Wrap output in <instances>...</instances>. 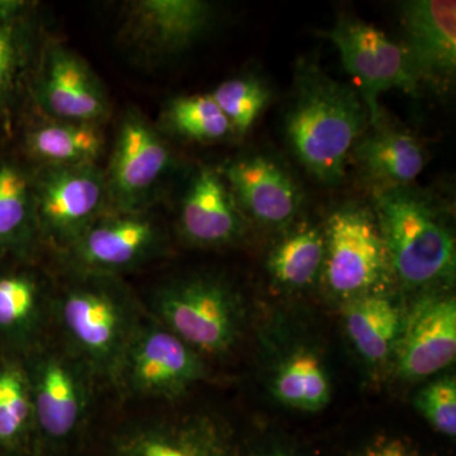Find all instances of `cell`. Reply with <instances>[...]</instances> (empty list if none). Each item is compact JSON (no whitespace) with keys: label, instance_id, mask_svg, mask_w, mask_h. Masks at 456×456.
<instances>
[{"label":"cell","instance_id":"cell-26","mask_svg":"<svg viewBox=\"0 0 456 456\" xmlns=\"http://www.w3.org/2000/svg\"><path fill=\"white\" fill-rule=\"evenodd\" d=\"M323 259L325 235L317 228L305 227L288 236L273 250L268 270L284 287H307L322 270Z\"/></svg>","mask_w":456,"mask_h":456},{"label":"cell","instance_id":"cell-6","mask_svg":"<svg viewBox=\"0 0 456 456\" xmlns=\"http://www.w3.org/2000/svg\"><path fill=\"white\" fill-rule=\"evenodd\" d=\"M202 355L146 311L113 386L130 397L175 398L206 377Z\"/></svg>","mask_w":456,"mask_h":456},{"label":"cell","instance_id":"cell-4","mask_svg":"<svg viewBox=\"0 0 456 456\" xmlns=\"http://www.w3.org/2000/svg\"><path fill=\"white\" fill-rule=\"evenodd\" d=\"M149 314L200 355L227 353L241 329L239 298L226 281L211 275L164 284Z\"/></svg>","mask_w":456,"mask_h":456},{"label":"cell","instance_id":"cell-8","mask_svg":"<svg viewBox=\"0 0 456 456\" xmlns=\"http://www.w3.org/2000/svg\"><path fill=\"white\" fill-rule=\"evenodd\" d=\"M20 359L35 425L50 439H65L88 412L92 375L64 344L45 340Z\"/></svg>","mask_w":456,"mask_h":456},{"label":"cell","instance_id":"cell-27","mask_svg":"<svg viewBox=\"0 0 456 456\" xmlns=\"http://www.w3.org/2000/svg\"><path fill=\"white\" fill-rule=\"evenodd\" d=\"M35 425L22 359L0 355V448L17 445Z\"/></svg>","mask_w":456,"mask_h":456},{"label":"cell","instance_id":"cell-17","mask_svg":"<svg viewBox=\"0 0 456 456\" xmlns=\"http://www.w3.org/2000/svg\"><path fill=\"white\" fill-rule=\"evenodd\" d=\"M53 320V297L37 275L0 270V355L25 356L45 341Z\"/></svg>","mask_w":456,"mask_h":456},{"label":"cell","instance_id":"cell-11","mask_svg":"<svg viewBox=\"0 0 456 456\" xmlns=\"http://www.w3.org/2000/svg\"><path fill=\"white\" fill-rule=\"evenodd\" d=\"M164 246V232L145 212H107L68 250L74 272L112 275L139 268Z\"/></svg>","mask_w":456,"mask_h":456},{"label":"cell","instance_id":"cell-10","mask_svg":"<svg viewBox=\"0 0 456 456\" xmlns=\"http://www.w3.org/2000/svg\"><path fill=\"white\" fill-rule=\"evenodd\" d=\"M170 167V150L160 134L139 110H128L104 173L108 212H142Z\"/></svg>","mask_w":456,"mask_h":456},{"label":"cell","instance_id":"cell-23","mask_svg":"<svg viewBox=\"0 0 456 456\" xmlns=\"http://www.w3.org/2000/svg\"><path fill=\"white\" fill-rule=\"evenodd\" d=\"M38 236L32 179L20 165L0 163V259L25 253Z\"/></svg>","mask_w":456,"mask_h":456},{"label":"cell","instance_id":"cell-14","mask_svg":"<svg viewBox=\"0 0 456 456\" xmlns=\"http://www.w3.org/2000/svg\"><path fill=\"white\" fill-rule=\"evenodd\" d=\"M222 175L244 217L261 226H287L301 208L302 191L296 180L268 156H242L227 164Z\"/></svg>","mask_w":456,"mask_h":456},{"label":"cell","instance_id":"cell-20","mask_svg":"<svg viewBox=\"0 0 456 456\" xmlns=\"http://www.w3.org/2000/svg\"><path fill=\"white\" fill-rule=\"evenodd\" d=\"M31 8V3L0 0V117L16 103L33 62L36 25Z\"/></svg>","mask_w":456,"mask_h":456},{"label":"cell","instance_id":"cell-31","mask_svg":"<svg viewBox=\"0 0 456 456\" xmlns=\"http://www.w3.org/2000/svg\"><path fill=\"white\" fill-rule=\"evenodd\" d=\"M374 456H408L403 450L398 448H386L380 450L379 452H377Z\"/></svg>","mask_w":456,"mask_h":456},{"label":"cell","instance_id":"cell-7","mask_svg":"<svg viewBox=\"0 0 456 456\" xmlns=\"http://www.w3.org/2000/svg\"><path fill=\"white\" fill-rule=\"evenodd\" d=\"M323 278L332 293L346 298L371 293L388 274V254L377 218L349 203L327 220Z\"/></svg>","mask_w":456,"mask_h":456},{"label":"cell","instance_id":"cell-19","mask_svg":"<svg viewBox=\"0 0 456 456\" xmlns=\"http://www.w3.org/2000/svg\"><path fill=\"white\" fill-rule=\"evenodd\" d=\"M353 152L375 191L407 187L425 167V152L419 141L386 122L365 132Z\"/></svg>","mask_w":456,"mask_h":456},{"label":"cell","instance_id":"cell-2","mask_svg":"<svg viewBox=\"0 0 456 456\" xmlns=\"http://www.w3.org/2000/svg\"><path fill=\"white\" fill-rule=\"evenodd\" d=\"M146 311L112 275L75 272L53 297V316L62 344L90 375L113 384L117 369Z\"/></svg>","mask_w":456,"mask_h":456},{"label":"cell","instance_id":"cell-15","mask_svg":"<svg viewBox=\"0 0 456 456\" xmlns=\"http://www.w3.org/2000/svg\"><path fill=\"white\" fill-rule=\"evenodd\" d=\"M125 33L146 56L187 49L211 26L213 7L202 0H139L127 3Z\"/></svg>","mask_w":456,"mask_h":456},{"label":"cell","instance_id":"cell-32","mask_svg":"<svg viewBox=\"0 0 456 456\" xmlns=\"http://www.w3.org/2000/svg\"><path fill=\"white\" fill-rule=\"evenodd\" d=\"M265 456H290V455L288 454V452H283V450L275 449V450H273V452H270L269 454H266Z\"/></svg>","mask_w":456,"mask_h":456},{"label":"cell","instance_id":"cell-13","mask_svg":"<svg viewBox=\"0 0 456 456\" xmlns=\"http://www.w3.org/2000/svg\"><path fill=\"white\" fill-rule=\"evenodd\" d=\"M403 47L419 86H452L456 71V3L411 0L402 3Z\"/></svg>","mask_w":456,"mask_h":456},{"label":"cell","instance_id":"cell-28","mask_svg":"<svg viewBox=\"0 0 456 456\" xmlns=\"http://www.w3.org/2000/svg\"><path fill=\"white\" fill-rule=\"evenodd\" d=\"M164 119L174 134L197 142H217L233 134L232 126L211 94L173 99Z\"/></svg>","mask_w":456,"mask_h":456},{"label":"cell","instance_id":"cell-30","mask_svg":"<svg viewBox=\"0 0 456 456\" xmlns=\"http://www.w3.org/2000/svg\"><path fill=\"white\" fill-rule=\"evenodd\" d=\"M419 413L441 434L456 435V383L444 378L426 386L415 399Z\"/></svg>","mask_w":456,"mask_h":456},{"label":"cell","instance_id":"cell-24","mask_svg":"<svg viewBox=\"0 0 456 456\" xmlns=\"http://www.w3.org/2000/svg\"><path fill=\"white\" fill-rule=\"evenodd\" d=\"M216 428L209 419H193L141 428L123 448V456H209Z\"/></svg>","mask_w":456,"mask_h":456},{"label":"cell","instance_id":"cell-29","mask_svg":"<svg viewBox=\"0 0 456 456\" xmlns=\"http://www.w3.org/2000/svg\"><path fill=\"white\" fill-rule=\"evenodd\" d=\"M211 95L237 134L253 127L270 101L268 86L253 75L226 80Z\"/></svg>","mask_w":456,"mask_h":456},{"label":"cell","instance_id":"cell-25","mask_svg":"<svg viewBox=\"0 0 456 456\" xmlns=\"http://www.w3.org/2000/svg\"><path fill=\"white\" fill-rule=\"evenodd\" d=\"M273 393L287 406L314 412L329 404L331 386L322 362L311 351H297L279 368Z\"/></svg>","mask_w":456,"mask_h":456},{"label":"cell","instance_id":"cell-9","mask_svg":"<svg viewBox=\"0 0 456 456\" xmlns=\"http://www.w3.org/2000/svg\"><path fill=\"white\" fill-rule=\"evenodd\" d=\"M323 37L340 53L347 73L359 83V95L369 112L371 127L384 122L379 97L387 90L416 94L419 89L402 45L395 44L377 27L353 17L338 18Z\"/></svg>","mask_w":456,"mask_h":456},{"label":"cell","instance_id":"cell-22","mask_svg":"<svg viewBox=\"0 0 456 456\" xmlns=\"http://www.w3.org/2000/svg\"><path fill=\"white\" fill-rule=\"evenodd\" d=\"M345 325L360 355L370 362L386 359L402 331L395 303L373 292L349 299L345 307Z\"/></svg>","mask_w":456,"mask_h":456},{"label":"cell","instance_id":"cell-16","mask_svg":"<svg viewBox=\"0 0 456 456\" xmlns=\"http://www.w3.org/2000/svg\"><path fill=\"white\" fill-rule=\"evenodd\" d=\"M398 368L408 379H421L449 367L456 356L454 297H428L419 302L402 329Z\"/></svg>","mask_w":456,"mask_h":456},{"label":"cell","instance_id":"cell-12","mask_svg":"<svg viewBox=\"0 0 456 456\" xmlns=\"http://www.w3.org/2000/svg\"><path fill=\"white\" fill-rule=\"evenodd\" d=\"M38 66L33 94L51 119L99 125L107 118L106 90L77 53L53 44Z\"/></svg>","mask_w":456,"mask_h":456},{"label":"cell","instance_id":"cell-21","mask_svg":"<svg viewBox=\"0 0 456 456\" xmlns=\"http://www.w3.org/2000/svg\"><path fill=\"white\" fill-rule=\"evenodd\" d=\"M103 147V134L92 123L51 119L26 134L27 152L42 167L97 164Z\"/></svg>","mask_w":456,"mask_h":456},{"label":"cell","instance_id":"cell-1","mask_svg":"<svg viewBox=\"0 0 456 456\" xmlns=\"http://www.w3.org/2000/svg\"><path fill=\"white\" fill-rule=\"evenodd\" d=\"M369 127L358 90L329 77L314 62H298L285 134L308 174L322 184L341 183L350 152Z\"/></svg>","mask_w":456,"mask_h":456},{"label":"cell","instance_id":"cell-3","mask_svg":"<svg viewBox=\"0 0 456 456\" xmlns=\"http://www.w3.org/2000/svg\"><path fill=\"white\" fill-rule=\"evenodd\" d=\"M375 218L391 270L410 288L454 279L456 250L452 231L430 196L407 187L374 194Z\"/></svg>","mask_w":456,"mask_h":456},{"label":"cell","instance_id":"cell-5","mask_svg":"<svg viewBox=\"0 0 456 456\" xmlns=\"http://www.w3.org/2000/svg\"><path fill=\"white\" fill-rule=\"evenodd\" d=\"M31 179L38 236L62 253L108 212L106 176L97 164L42 167Z\"/></svg>","mask_w":456,"mask_h":456},{"label":"cell","instance_id":"cell-18","mask_svg":"<svg viewBox=\"0 0 456 456\" xmlns=\"http://www.w3.org/2000/svg\"><path fill=\"white\" fill-rule=\"evenodd\" d=\"M179 228L188 242L227 245L244 232L245 217L220 171H197L180 204Z\"/></svg>","mask_w":456,"mask_h":456}]
</instances>
